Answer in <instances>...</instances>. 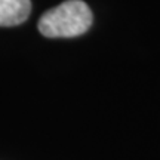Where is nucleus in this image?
<instances>
[{"instance_id":"f257e3e1","label":"nucleus","mask_w":160,"mask_h":160,"mask_svg":"<svg viewBox=\"0 0 160 160\" xmlns=\"http://www.w3.org/2000/svg\"><path fill=\"white\" fill-rule=\"evenodd\" d=\"M92 19V12L85 2L65 0L43 13L39 31L45 37H76L91 28Z\"/></svg>"},{"instance_id":"f03ea898","label":"nucleus","mask_w":160,"mask_h":160,"mask_svg":"<svg viewBox=\"0 0 160 160\" xmlns=\"http://www.w3.org/2000/svg\"><path fill=\"white\" fill-rule=\"evenodd\" d=\"M30 12V0H0V27H12L24 22Z\"/></svg>"}]
</instances>
